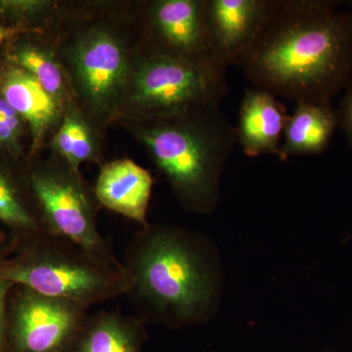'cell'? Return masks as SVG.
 Wrapping results in <instances>:
<instances>
[{
	"instance_id": "6da1fadb",
	"label": "cell",
	"mask_w": 352,
	"mask_h": 352,
	"mask_svg": "<svg viewBox=\"0 0 352 352\" xmlns=\"http://www.w3.org/2000/svg\"><path fill=\"white\" fill-rule=\"evenodd\" d=\"M333 0H271L241 69L252 87L298 102L330 103L352 82V18Z\"/></svg>"
},
{
	"instance_id": "7a4b0ae2",
	"label": "cell",
	"mask_w": 352,
	"mask_h": 352,
	"mask_svg": "<svg viewBox=\"0 0 352 352\" xmlns=\"http://www.w3.org/2000/svg\"><path fill=\"white\" fill-rule=\"evenodd\" d=\"M124 296L141 321L170 328L210 319L219 302V266L200 234L168 224L140 227L122 261Z\"/></svg>"
},
{
	"instance_id": "3957f363",
	"label": "cell",
	"mask_w": 352,
	"mask_h": 352,
	"mask_svg": "<svg viewBox=\"0 0 352 352\" xmlns=\"http://www.w3.org/2000/svg\"><path fill=\"white\" fill-rule=\"evenodd\" d=\"M219 104L200 102L168 115L126 120L176 199L195 214L214 212L222 173L237 145L235 127Z\"/></svg>"
},
{
	"instance_id": "277c9868",
	"label": "cell",
	"mask_w": 352,
	"mask_h": 352,
	"mask_svg": "<svg viewBox=\"0 0 352 352\" xmlns=\"http://www.w3.org/2000/svg\"><path fill=\"white\" fill-rule=\"evenodd\" d=\"M143 41L132 45L117 21L89 20L57 47L76 104L97 126L120 119Z\"/></svg>"
},
{
	"instance_id": "5b68a950",
	"label": "cell",
	"mask_w": 352,
	"mask_h": 352,
	"mask_svg": "<svg viewBox=\"0 0 352 352\" xmlns=\"http://www.w3.org/2000/svg\"><path fill=\"white\" fill-rule=\"evenodd\" d=\"M25 240L14 258L0 261V279L87 308L124 296L122 268L102 263L52 233Z\"/></svg>"
},
{
	"instance_id": "8992f818",
	"label": "cell",
	"mask_w": 352,
	"mask_h": 352,
	"mask_svg": "<svg viewBox=\"0 0 352 352\" xmlns=\"http://www.w3.org/2000/svg\"><path fill=\"white\" fill-rule=\"evenodd\" d=\"M226 75L227 69L155 50L143 41L120 118L151 119L200 102L220 103L228 91Z\"/></svg>"
},
{
	"instance_id": "52a82bcc",
	"label": "cell",
	"mask_w": 352,
	"mask_h": 352,
	"mask_svg": "<svg viewBox=\"0 0 352 352\" xmlns=\"http://www.w3.org/2000/svg\"><path fill=\"white\" fill-rule=\"evenodd\" d=\"M25 178L48 232L71 241L102 263L122 268L97 228L96 212L80 170L52 154Z\"/></svg>"
},
{
	"instance_id": "ba28073f",
	"label": "cell",
	"mask_w": 352,
	"mask_h": 352,
	"mask_svg": "<svg viewBox=\"0 0 352 352\" xmlns=\"http://www.w3.org/2000/svg\"><path fill=\"white\" fill-rule=\"evenodd\" d=\"M7 305L6 333L18 352H64L73 346L88 308L13 287Z\"/></svg>"
},
{
	"instance_id": "9c48e42d",
	"label": "cell",
	"mask_w": 352,
	"mask_h": 352,
	"mask_svg": "<svg viewBox=\"0 0 352 352\" xmlns=\"http://www.w3.org/2000/svg\"><path fill=\"white\" fill-rule=\"evenodd\" d=\"M144 43L170 54L227 69L214 50L206 0H154L142 10Z\"/></svg>"
},
{
	"instance_id": "30bf717a",
	"label": "cell",
	"mask_w": 352,
	"mask_h": 352,
	"mask_svg": "<svg viewBox=\"0 0 352 352\" xmlns=\"http://www.w3.org/2000/svg\"><path fill=\"white\" fill-rule=\"evenodd\" d=\"M271 0H206L208 32L220 59L237 66L261 30Z\"/></svg>"
},
{
	"instance_id": "8fae6325",
	"label": "cell",
	"mask_w": 352,
	"mask_h": 352,
	"mask_svg": "<svg viewBox=\"0 0 352 352\" xmlns=\"http://www.w3.org/2000/svg\"><path fill=\"white\" fill-rule=\"evenodd\" d=\"M0 94L24 119L32 138V154L61 124L64 109L24 69L7 62L0 69Z\"/></svg>"
},
{
	"instance_id": "7c38bea8",
	"label": "cell",
	"mask_w": 352,
	"mask_h": 352,
	"mask_svg": "<svg viewBox=\"0 0 352 352\" xmlns=\"http://www.w3.org/2000/svg\"><path fill=\"white\" fill-rule=\"evenodd\" d=\"M151 173L131 159H117L102 166L94 186L95 199L107 210L148 226Z\"/></svg>"
},
{
	"instance_id": "4fadbf2b",
	"label": "cell",
	"mask_w": 352,
	"mask_h": 352,
	"mask_svg": "<svg viewBox=\"0 0 352 352\" xmlns=\"http://www.w3.org/2000/svg\"><path fill=\"white\" fill-rule=\"evenodd\" d=\"M288 117L286 107L275 95L261 88H245L235 127L237 144L245 156L275 155L280 159Z\"/></svg>"
},
{
	"instance_id": "5bb4252c",
	"label": "cell",
	"mask_w": 352,
	"mask_h": 352,
	"mask_svg": "<svg viewBox=\"0 0 352 352\" xmlns=\"http://www.w3.org/2000/svg\"><path fill=\"white\" fill-rule=\"evenodd\" d=\"M289 115L285 124L280 160L289 157L320 155L327 149L338 122L337 112L330 103L302 101Z\"/></svg>"
},
{
	"instance_id": "9a60e30c",
	"label": "cell",
	"mask_w": 352,
	"mask_h": 352,
	"mask_svg": "<svg viewBox=\"0 0 352 352\" xmlns=\"http://www.w3.org/2000/svg\"><path fill=\"white\" fill-rule=\"evenodd\" d=\"M144 322L117 311L87 314L74 340V352H140Z\"/></svg>"
},
{
	"instance_id": "2e32d148",
	"label": "cell",
	"mask_w": 352,
	"mask_h": 352,
	"mask_svg": "<svg viewBox=\"0 0 352 352\" xmlns=\"http://www.w3.org/2000/svg\"><path fill=\"white\" fill-rule=\"evenodd\" d=\"M7 62L31 74L62 108L75 99L56 46L36 39L18 41L9 50Z\"/></svg>"
},
{
	"instance_id": "e0dca14e",
	"label": "cell",
	"mask_w": 352,
	"mask_h": 352,
	"mask_svg": "<svg viewBox=\"0 0 352 352\" xmlns=\"http://www.w3.org/2000/svg\"><path fill=\"white\" fill-rule=\"evenodd\" d=\"M96 126L75 99L69 101L61 124L50 139L52 154L76 170L83 164L98 162L101 144Z\"/></svg>"
},
{
	"instance_id": "ac0fdd59",
	"label": "cell",
	"mask_w": 352,
	"mask_h": 352,
	"mask_svg": "<svg viewBox=\"0 0 352 352\" xmlns=\"http://www.w3.org/2000/svg\"><path fill=\"white\" fill-rule=\"evenodd\" d=\"M0 223L27 238L48 232L29 185L0 166Z\"/></svg>"
},
{
	"instance_id": "d6986e66",
	"label": "cell",
	"mask_w": 352,
	"mask_h": 352,
	"mask_svg": "<svg viewBox=\"0 0 352 352\" xmlns=\"http://www.w3.org/2000/svg\"><path fill=\"white\" fill-rule=\"evenodd\" d=\"M58 12L56 2L50 0H0V19L14 30L41 31L43 25L54 23Z\"/></svg>"
},
{
	"instance_id": "ffe728a7",
	"label": "cell",
	"mask_w": 352,
	"mask_h": 352,
	"mask_svg": "<svg viewBox=\"0 0 352 352\" xmlns=\"http://www.w3.org/2000/svg\"><path fill=\"white\" fill-rule=\"evenodd\" d=\"M27 129L24 119L0 94V150L12 156H19L22 152V138Z\"/></svg>"
},
{
	"instance_id": "44dd1931",
	"label": "cell",
	"mask_w": 352,
	"mask_h": 352,
	"mask_svg": "<svg viewBox=\"0 0 352 352\" xmlns=\"http://www.w3.org/2000/svg\"><path fill=\"white\" fill-rule=\"evenodd\" d=\"M337 116L339 126L342 127L352 144V82L346 88V94L340 102Z\"/></svg>"
},
{
	"instance_id": "7402d4cb",
	"label": "cell",
	"mask_w": 352,
	"mask_h": 352,
	"mask_svg": "<svg viewBox=\"0 0 352 352\" xmlns=\"http://www.w3.org/2000/svg\"><path fill=\"white\" fill-rule=\"evenodd\" d=\"M14 286L11 282L0 279V347L6 339L7 305Z\"/></svg>"
},
{
	"instance_id": "603a6c76",
	"label": "cell",
	"mask_w": 352,
	"mask_h": 352,
	"mask_svg": "<svg viewBox=\"0 0 352 352\" xmlns=\"http://www.w3.org/2000/svg\"><path fill=\"white\" fill-rule=\"evenodd\" d=\"M14 32H15L14 30H11L10 28H6V25L0 24V46H1L2 43H3L9 36L13 34Z\"/></svg>"
},
{
	"instance_id": "cb8c5ba5",
	"label": "cell",
	"mask_w": 352,
	"mask_h": 352,
	"mask_svg": "<svg viewBox=\"0 0 352 352\" xmlns=\"http://www.w3.org/2000/svg\"><path fill=\"white\" fill-rule=\"evenodd\" d=\"M349 7H351V11H349V14H351L352 18V1H349Z\"/></svg>"
},
{
	"instance_id": "d4e9b609",
	"label": "cell",
	"mask_w": 352,
	"mask_h": 352,
	"mask_svg": "<svg viewBox=\"0 0 352 352\" xmlns=\"http://www.w3.org/2000/svg\"><path fill=\"white\" fill-rule=\"evenodd\" d=\"M3 259H4V256H3V254H2L1 251H0V261H3Z\"/></svg>"
},
{
	"instance_id": "484cf974",
	"label": "cell",
	"mask_w": 352,
	"mask_h": 352,
	"mask_svg": "<svg viewBox=\"0 0 352 352\" xmlns=\"http://www.w3.org/2000/svg\"><path fill=\"white\" fill-rule=\"evenodd\" d=\"M331 352V351H330Z\"/></svg>"
}]
</instances>
